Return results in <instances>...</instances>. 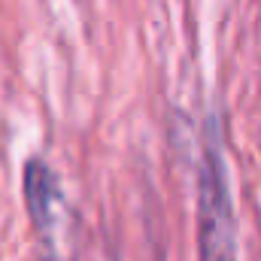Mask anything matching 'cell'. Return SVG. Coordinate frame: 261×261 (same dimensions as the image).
I'll use <instances>...</instances> for the list:
<instances>
[{
  "mask_svg": "<svg viewBox=\"0 0 261 261\" xmlns=\"http://www.w3.org/2000/svg\"><path fill=\"white\" fill-rule=\"evenodd\" d=\"M24 200H28L31 222L40 231H52L61 213V182L52 164L40 155L28 158L24 164Z\"/></svg>",
  "mask_w": 261,
  "mask_h": 261,
  "instance_id": "obj_2",
  "label": "cell"
},
{
  "mask_svg": "<svg viewBox=\"0 0 261 261\" xmlns=\"http://www.w3.org/2000/svg\"><path fill=\"white\" fill-rule=\"evenodd\" d=\"M197 261H237V216L222 155L219 116L206 119L197 161Z\"/></svg>",
  "mask_w": 261,
  "mask_h": 261,
  "instance_id": "obj_1",
  "label": "cell"
}]
</instances>
